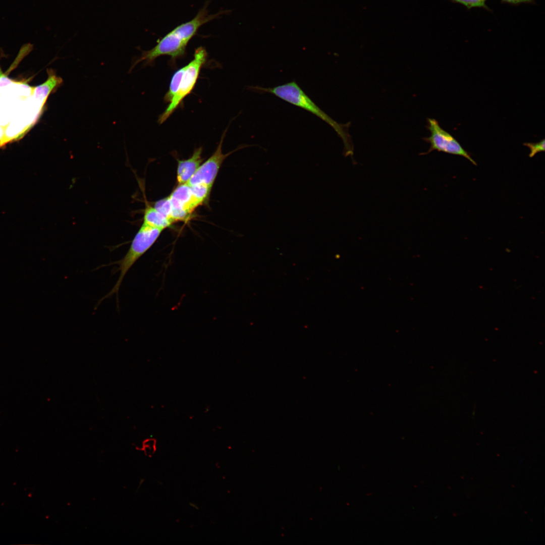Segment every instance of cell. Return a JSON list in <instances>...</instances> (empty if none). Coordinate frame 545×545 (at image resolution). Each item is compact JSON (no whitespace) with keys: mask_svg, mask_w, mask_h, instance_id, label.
<instances>
[{"mask_svg":"<svg viewBox=\"0 0 545 545\" xmlns=\"http://www.w3.org/2000/svg\"><path fill=\"white\" fill-rule=\"evenodd\" d=\"M208 5V1L192 20L176 27L158 40L157 44L151 49L143 51L141 55L132 63L130 71L140 62H143L145 65H150L157 58L162 56L171 57L173 62L184 57L188 43L197 34L199 29L204 24L227 13V11H221L214 14H209Z\"/></svg>","mask_w":545,"mask_h":545,"instance_id":"1","label":"cell"},{"mask_svg":"<svg viewBox=\"0 0 545 545\" xmlns=\"http://www.w3.org/2000/svg\"><path fill=\"white\" fill-rule=\"evenodd\" d=\"M251 91L260 94L270 93L280 99L311 113L330 125L341 138L344 144L345 156H352L353 145L349 133L351 122L341 124L337 122L322 110L293 80L273 87L251 86Z\"/></svg>","mask_w":545,"mask_h":545,"instance_id":"2","label":"cell"},{"mask_svg":"<svg viewBox=\"0 0 545 545\" xmlns=\"http://www.w3.org/2000/svg\"><path fill=\"white\" fill-rule=\"evenodd\" d=\"M207 58V53L205 48L198 47L195 49L193 60L173 74L169 89L164 97V100L169 102V104L159 116V124L164 123L192 91Z\"/></svg>","mask_w":545,"mask_h":545,"instance_id":"3","label":"cell"},{"mask_svg":"<svg viewBox=\"0 0 545 545\" xmlns=\"http://www.w3.org/2000/svg\"><path fill=\"white\" fill-rule=\"evenodd\" d=\"M162 231L142 224L132 239L124 256L113 263L118 265L117 270L120 272V275L113 289L101 300L106 299L114 294L118 295L120 287L128 271L153 246Z\"/></svg>","mask_w":545,"mask_h":545,"instance_id":"4","label":"cell"},{"mask_svg":"<svg viewBox=\"0 0 545 545\" xmlns=\"http://www.w3.org/2000/svg\"><path fill=\"white\" fill-rule=\"evenodd\" d=\"M427 123L426 127L429 131L430 135L428 137L423 138V139L429 144L430 147L427 152L421 153L420 155L427 154L433 150H437L439 152L463 156L469 160L473 165H477V163L471 157L470 154L463 148L450 133L441 127L437 120L427 118Z\"/></svg>","mask_w":545,"mask_h":545,"instance_id":"5","label":"cell"},{"mask_svg":"<svg viewBox=\"0 0 545 545\" xmlns=\"http://www.w3.org/2000/svg\"><path fill=\"white\" fill-rule=\"evenodd\" d=\"M225 134L224 132L213 153L200 165L189 180L187 184L189 186L204 184L212 187L223 161L230 154V153L224 154L222 151V145Z\"/></svg>","mask_w":545,"mask_h":545,"instance_id":"6","label":"cell"},{"mask_svg":"<svg viewBox=\"0 0 545 545\" xmlns=\"http://www.w3.org/2000/svg\"><path fill=\"white\" fill-rule=\"evenodd\" d=\"M48 77L42 84L32 88V95L33 100L38 104L44 107L49 95L55 92L63 83L61 77L58 76L52 69L47 70Z\"/></svg>","mask_w":545,"mask_h":545,"instance_id":"7","label":"cell"},{"mask_svg":"<svg viewBox=\"0 0 545 545\" xmlns=\"http://www.w3.org/2000/svg\"><path fill=\"white\" fill-rule=\"evenodd\" d=\"M169 197L172 211H185L192 213L196 208L193 201L190 186L187 183L178 184Z\"/></svg>","mask_w":545,"mask_h":545,"instance_id":"8","label":"cell"},{"mask_svg":"<svg viewBox=\"0 0 545 545\" xmlns=\"http://www.w3.org/2000/svg\"><path fill=\"white\" fill-rule=\"evenodd\" d=\"M202 148L195 149L192 156L186 159L178 160L177 180L178 184L187 183L201 164Z\"/></svg>","mask_w":545,"mask_h":545,"instance_id":"9","label":"cell"},{"mask_svg":"<svg viewBox=\"0 0 545 545\" xmlns=\"http://www.w3.org/2000/svg\"><path fill=\"white\" fill-rule=\"evenodd\" d=\"M143 224L164 230L173 222L158 211L153 206L146 204L144 211Z\"/></svg>","mask_w":545,"mask_h":545,"instance_id":"10","label":"cell"},{"mask_svg":"<svg viewBox=\"0 0 545 545\" xmlns=\"http://www.w3.org/2000/svg\"><path fill=\"white\" fill-rule=\"evenodd\" d=\"M190 186L193 201L196 207L207 201L210 195L211 187L204 184Z\"/></svg>","mask_w":545,"mask_h":545,"instance_id":"11","label":"cell"},{"mask_svg":"<svg viewBox=\"0 0 545 545\" xmlns=\"http://www.w3.org/2000/svg\"><path fill=\"white\" fill-rule=\"evenodd\" d=\"M153 206L173 222L171 220L172 206L169 196L157 200Z\"/></svg>","mask_w":545,"mask_h":545,"instance_id":"12","label":"cell"},{"mask_svg":"<svg viewBox=\"0 0 545 545\" xmlns=\"http://www.w3.org/2000/svg\"><path fill=\"white\" fill-rule=\"evenodd\" d=\"M452 2L463 5L468 9L473 8H483L488 10L489 8L486 5L487 0H451Z\"/></svg>","mask_w":545,"mask_h":545,"instance_id":"13","label":"cell"},{"mask_svg":"<svg viewBox=\"0 0 545 545\" xmlns=\"http://www.w3.org/2000/svg\"><path fill=\"white\" fill-rule=\"evenodd\" d=\"M523 145L530 149V151L529 156L530 158L533 157L537 153L544 151L545 150V140L544 139L537 143H525Z\"/></svg>","mask_w":545,"mask_h":545,"instance_id":"14","label":"cell"},{"mask_svg":"<svg viewBox=\"0 0 545 545\" xmlns=\"http://www.w3.org/2000/svg\"><path fill=\"white\" fill-rule=\"evenodd\" d=\"M503 3L517 6L521 4H533L535 0H501Z\"/></svg>","mask_w":545,"mask_h":545,"instance_id":"15","label":"cell"}]
</instances>
